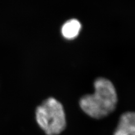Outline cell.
I'll list each match as a JSON object with an SVG mask.
<instances>
[{
	"label": "cell",
	"mask_w": 135,
	"mask_h": 135,
	"mask_svg": "<svg viewBox=\"0 0 135 135\" xmlns=\"http://www.w3.org/2000/svg\"><path fill=\"white\" fill-rule=\"evenodd\" d=\"M94 94L82 96L79 104L86 114L99 119L108 116L114 110L118 96L114 86L108 79H96L94 82Z\"/></svg>",
	"instance_id": "1"
},
{
	"label": "cell",
	"mask_w": 135,
	"mask_h": 135,
	"mask_svg": "<svg viewBox=\"0 0 135 135\" xmlns=\"http://www.w3.org/2000/svg\"><path fill=\"white\" fill-rule=\"evenodd\" d=\"M36 119L40 127L46 135H57L64 131L66 126L64 107L54 98L44 100L37 107Z\"/></svg>",
	"instance_id": "2"
},
{
	"label": "cell",
	"mask_w": 135,
	"mask_h": 135,
	"mask_svg": "<svg viewBox=\"0 0 135 135\" xmlns=\"http://www.w3.org/2000/svg\"><path fill=\"white\" fill-rule=\"evenodd\" d=\"M135 115L133 112L122 114L114 135H135Z\"/></svg>",
	"instance_id": "3"
},
{
	"label": "cell",
	"mask_w": 135,
	"mask_h": 135,
	"mask_svg": "<svg viewBox=\"0 0 135 135\" xmlns=\"http://www.w3.org/2000/svg\"><path fill=\"white\" fill-rule=\"evenodd\" d=\"M81 29V24L77 19H70L65 22L61 28L62 36L67 40L74 39L77 37Z\"/></svg>",
	"instance_id": "4"
}]
</instances>
